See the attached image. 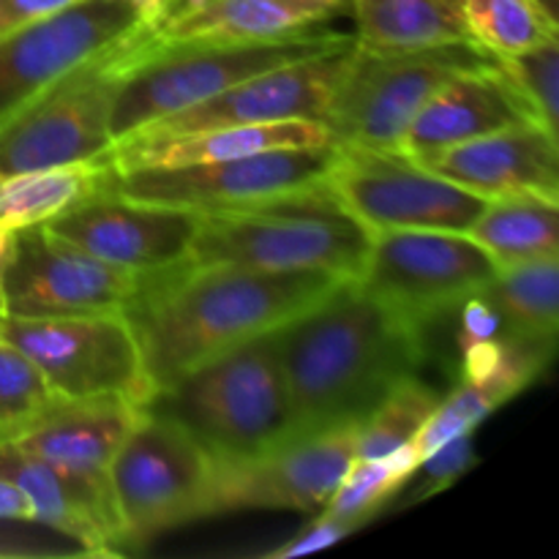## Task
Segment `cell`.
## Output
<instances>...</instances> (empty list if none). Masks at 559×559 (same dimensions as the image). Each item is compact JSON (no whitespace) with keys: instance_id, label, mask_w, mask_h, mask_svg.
Segmentation results:
<instances>
[{"instance_id":"cell-4","label":"cell","mask_w":559,"mask_h":559,"mask_svg":"<svg viewBox=\"0 0 559 559\" xmlns=\"http://www.w3.org/2000/svg\"><path fill=\"white\" fill-rule=\"evenodd\" d=\"M147 407L178 420L213 462H238L289 440L276 331L197 366Z\"/></svg>"},{"instance_id":"cell-36","label":"cell","mask_w":559,"mask_h":559,"mask_svg":"<svg viewBox=\"0 0 559 559\" xmlns=\"http://www.w3.org/2000/svg\"><path fill=\"white\" fill-rule=\"evenodd\" d=\"M0 522H33V506L25 491L0 478Z\"/></svg>"},{"instance_id":"cell-30","label":"cell","mask_w":559,"mask_h":559,"mask_svg":"<svg viewBox=\"0 0 559 559\" xmlns=\"http://www.w3.org/2000/svg\"><path fill=\"white\" fill-rule=\"evenodd\" d=\"M415 467H418V459L409 445L382 459H355L322 513L364 527L413 478Z\"/></svg>"},{"instance_id":"cell-40","label":"cell","mask_w":559,"mask_h":559,"mask_svg":"<svg viewBox=\"0 0 559 559\" xmlns=\"http://www.w3.org/2000/svg\"><path fill=\"white\" fill-rule=\"evenodd\" d=\"M0 342H3V338H0Z\"/></svg>"},{"instance_id":"cell-1","label":"cell","mask_w":559,"mask_h":559,"mask_svg":"<svg viewBox=\"0 0 559 559\" xmlns=\"http://www.w3.org/2000/svg\"><path fill=\"white\" fill-rule=\"evenodd\" d=\"M289 437L360 424L426 360L424 325L377 298L358 278L276 328Z\"/></svg>"},{"instance_id":"cell-12","label":"cell","mask_w":559,"mask_h":559,"mask_svg":"<svg viewBox=\"0 0 559 559\" xmlns=\"http://www.w3.org/2000/svg\"><path fill=\"white\" fill-rule=\"evenodd\" d=\"M333 156L336 142L183 167H140L118 173L115 191L131 200L183 207L200 216L240 211L322 183Z\"/></svg>"},{"instance_id":"cell-10","label":"cell","mask_w":559,"mask_h":559,"mask_svg":"<svg viewBox=\"0 0 559 559\" xmlns=\"http://www.w3.org/2000/svg\"><path fill=\"white\" fill-rule=\"evenodd\" d=\"M322 183L371 233H467L489 202L453 180L440 178L407 153L377 147L336 145V156Z\"/></svg>"},{"instance_id":"cell-9","label":"cell","mask_w":559,"mask_h":559,"mask_svg":"<svg viewBox=\"0 0 559 559\" xmlns=\"http://www.w3.org/2000/svg\"><path fill=\"white\" fill-rule=\"evenodd\" d=\"M0 338L25 353L60 399H156L140 342L126 314L0 317Z\"/></svg>"},{"instance_id":"cell-23","label":"cell","mask_w":559,"mask_h":559,"mask_svg":"<svg viewBox=\"0 0 559 559\" xmlns=\"http://www.w3.org/2000/svg\"><path fill=\"white\" fill-rule=\"evenodd\" d=\"M147 407L123 396L63 399L14 445L91 478H109L115 456Z\"/></svg>"},{"instance_id":"cell-5","label":"cell","mask_w":559,"mask_h":559,"mask_svg":"<svg viewBox=\"0 0 559 559\" xmlns=\"http://www.w3.org/2000/svg\"><path fill=\"white\" fill-rule=\"evenodd\" d=\"M140 31L129 41V66L112 104V118H109L112 142L126 140L156 120L218 96L260 71L325 52L349 38L338 33L304 31L271 41H194L142 47Z\"/></svg>"},{"instance_id":"cell-2","label":"cell","mask_w":559,"mask_h":559,"mask_svg":"<svg viewBox=\"0 0 559 559\" xmlns=\"http://www.w3.org/2000/svg\"><path fill=\"white\" fill-rule=\"evenodd\" d=\"M344 278L180 262L140 273L126 306L156 396L197 366L287 325Z\"/></svg>"},{"instance_id":"cell-39","label":"cell","mask_w":559,"mask_h":559,"mask_svg":"<svg viewBox=\"0 0 559 559\" xmlns=\"http://www.w3.org/2000/svg\"><path fill=\"white\" fill-rule=\"evenodd\" d=\"M0 442H9V435L3 429H0Z\"/></svg>"},{"instance_id":"cell-13","label":"cell","mask_w":559,"mask_h":559,"mask_svg":"<svg viewBox=\"0 0 559 559\" xmlns=\"http://www.w3.org/2000/svg\"><path fill=\"white\" fill-rule=\"evenodd\" d=\"M358 426L289 437L238 462H213L207 516L249 508L322 513L353 467Z\"/></svg>"},{"instance_id":"cell-6","label":"cell","mask_w":559,"mask_h":559,"mask_svg":"<svg viewBox=\"0 0 559 559\" xmlns=\"http://www.w3.org/2000/svg\"><path fill=\"white\" fill-rule=\"evenodd\" d=\"M131 36L49 82L0 120V175L107 156L109 118L129 66Z\"/></svg>"},{"instance_id":"cell-19","label":"cell","mask_w":559,"mask_h":559,"mask_svg":"<svg viewBox=\"0 0 559 559\" xmlns=\"http://www.w3.org/2000/svg\"><path fill=\"white\" fill-rule=\"evenodd\" d=\"M0 478L27 495L33 522L58 530L91 555H118L126 546L123 519L115 506L109 478H91L60 464L0 442Z\"/></svg>"},{"instance_id":"cell-14","label":"cell","mask_w":559,"mask_h":559,"mask_svg":"<svg viewBox=\"0 0 559 559\" xmlns=\"http://www.w3.org/2000/svg\"><path fill=\"white\" fill-rule=\"evenodd\" d=\"M136 284L140 273L76 249L47 224H31L14 233L3 273V314L31 320L123 314Z\"/></svg>"},{"instance_id":"cell-27","label":"cell","mask_w":559,"mask_h":559,"mask_svg":"<svg viewBox=\"0 0 559 559\" xmlns=\"http://www.w3.org/2000/svg\"><path fill=\"white\" fill-rule=\"evenodd\" d=\"M467 235L497 267L559 260V202L540 197L489 200Z\"/></svg>"},{"instance_id":"cell-32","label":"cell","mask_w":559,"mask_h":559,"mask_svg":"<svg viewBox=\"0 0 559 559\" xmlns=\"http://www.w3.org/2000/svg\"><path fill=\"white\" fill-rule=\"evenodd\" d=\"M495 60L497 71L524 112L540 123L544 129L555 131L557 134V118H559V96H557V82H559V44L546 41L540 47L527 49V52L511 55V58H491Z\"/></svg>"},{"instance_id":"cell-34","label":"cell","mask_w":559,"mask_h":559,"mask_svg":"<svg viewBox=\"0 0 559 559\" xmlns=\"http://www.w3.org/2000/svg\"><path fill=\"white\" fill-rule=\"evenodd\" d=\"M355 530H358L355 524L342 522V519H336V516H328V513H317V519L304 530V533L295 535L289 544L273 549L267 557L289 559V557L309 555V551H320V549H325V546H333V544H338V540H344L347 535H353Z\"/></svg>"},{"instance_id":"cell-22","label":"cell","mask_w":559,"mask_h":559,"mask_svg":"<svg viewBox=\"0 0 559 559\" xmlns=\"http://www.w3.org/2000/svg\"><path fill=\"white\" fill-rule=\"evenodd\" d=\"M331 129L320 120H278V123L216 126L178 134H134L112 142L107 162L115 173L140 167H183V164L224 162L287 147L331 145Z\"/></svg>"},{"instance_id":"cell-28","label":"cell","mask_w":559,"mask_h":559,"mask_svg":"<svg viewBox=\"0 0 559 559\" xmlns=\"http://www.w3.org/2000/svg\"><path fill=\"white\" fill-rule=\"evenodd\" d=\"M469 38L489 58H511L557 38L544 0H459Z\"/></svg>"},{"instance_id":"cell-29","label":"cell","mask_w":559,"mask_h":559,"mask_svg":"<svg viewBox=\"0 0 559 559\" xmlns=\"http://www.w3.org/2000/svg\"><path fill=\"white\" fill-rule=\"evenodd\" d=\"M442 396L418 380V374L399 382L358 426L355 459H382L413 445L418 431L437 409Z\"/></svg>"},{"instance_id":"cell-7","label":"cell","mask_w":559,"mask_h":559,"mask_svg":"<svg viewBox=\"0 0 559 559\" xmlns=\"http://www.w3.org/2000/svg\"><path fill=\"white\" fill-rule=\"evenodd\" d=\"M489 55L475 44L435 49H369L355 41L328 107L336 145L399 151L426 98L456 71Z\"/></svg>"},{"instance_id":"cell-37","label":"cell","mask_w":559,"mask_h":559,"mask_svg":"<svg viewBox=\"0 0 559 559\" xmlns=\"http://www.w3.org/2000/svg\"><path fill=\"white\" fill-rule=\"evenodd\" d=\"M129 3L134 5L136 11H140L142 22H145V25L151 27V25H156L158 16H162L164 11H167L169 0H129Z\"/></svg>"},{"instance_id":"cell-3","label":"cell","mask_w":559,"mask_h":559,"mask_svg":"<svg viewBox=\"0 0 559 559\" xmlns=\"http://www.w3.org/2000/svg\"><path fill=\"white\" fill-rule=\"evenodd\" d=\"M369 249L371 229L317 183L240 211L202 213L189 260L358 278Z\"/></svg>"},{"instance_id":"cell-24","label":"cell","mask_w":559,"mask_h":559,"mask_svg":"<svg viewBox=\"0 0 559 559\" xmlns=\"http://www.w3.org/2000/svg\"><path fill=\"white\" fill-rule=\"evenodd\" d=\"M484 314V342L533 349L551 358L559 328V260L500 267L473 298Z\"/></svg>"},{"instance_id":"cell-25","label":"cell","mask_w":559,"mask_h":559,"mask_svg":"<svg viewBox=\"0 0 559 559\" xmlns=\"http://www.w3.org/2000/svg\"><path fill=\"white\" fill-rule=\"evenodd\" d=\"M355 41L369 49L473 44L459 0H349Z\"/></svg>"},{"instance_id":"cell-26","label":"cell","mask_w":559,"mask_h":559,"mask_svg":"<svg viewBox=\"0 0 559 559\" xmlns=\"http://www.w3.org/2000/svg\"><path fill=\"white\" fill-rule=\"evenodd\" d=\"M118 173L107 158L0 175V227L20 229L112 189Z\"/></svg>"},{"instance_id":"cell-16","label":"cell","mask_w":559,"mask_h":559,"mask_svg":"<svg viewBox=\"0 0 559 559\" xmlns=\"http://www.w3.org/2000/svg\"><path fill=\"white\" fill-rule=\"evenodd\" d=\"M355 38L336 44L325 52L273 66L218 96L145 126L136 134H178V131L216 129V126L278 123V120H320L325 123L328 107L338 80L347 69ZM134 136V134H131Z\"/></svg>"},{"instance_id":"cell-33","label":"cell","mask_w":559,"mask_h":559,"mask_svg":"<svg viewBox=\"0 0 559 559\" xmlns=\"http://www.w3.org/2000/svg\"><path fill=\"white\" fill-rule=\"evenodd\" d=\"M475 464V445H473V431L467 435H456L437 445L429 456L420 459L415 467V475L424 478V484L415 491V500H426L431 495H440L448 486L456 484L464 473Z\"/></svg>"},{"instance_id":"cell-11","label":"cell","mask_w":559,"mask_h":559,"mask_svg":"<svg viewBox=\"0 0 559 559\" xmlns=\"http://www.w3.org/2000/svg\"><path fill=\"white\" fill-rule=\"evenodd\" d=\"M497 271L467 233L445 229H382L358 282L418 325L478 298Z\"/></svg>"},{"instance_id":"cell-18","label":"cell","mask_w":559,"mask_h":559,"mask_svg":"<svg viewBox=\"0 0 559 559\" xmlns=\"http://www.w3.org/2000/svg\"><path fill=\"white\" fill-rule=\"evenodd\" d=\"M415 162L484 200L540 197L559 202V145L555 131L522 120Z\"/></svg>"},{"instance_id":"cell-31","label":"cell","mask_w":559,"mask_h":559,"mask_svg":"<svg viewBox=\"0 0 559 559\" xmlns=\"http://www.w3.org/2000/svg\"><path fill=\"white\" fill-rule=\"evenodd\" d=\"M63 399L49 388L38 366L9 342H0V429L20 437Z\"/></svg>"},{"instance_id":"cell-21","label":"cell","mask_w":559,"mask_h":559,"mask_svg":"<svg viewBox=\"0 0 559 559\" xmlns=\"http://www.w3.org/2000/svg\"><path fill=\"white\" fill-rule=\"evenodd\" d=\"M522 120H533L502 74L495 60L467 66L448 76L413 118L399 151L418 158L442 147L478 140L491 131L508 129Z\"/></svg>"},{"instance_id":"cell-8","label":"cell","mask_w":559,"mask_h":559,"mask_svg":"<svg viewBox=\"0 0 559 559\" xmlns=\"http://www.w3.org/2000/svg\"><path fill=\"white\" fill-rule=\"evenodd\" d=\"M126 544L207 516L213 459L183 426L147 407L109 467Z\"/></svg>"},{"instance_id":"cell-38","label":"cell","mask_w":559,"mask_h":559,"mask_svg":"<svg viewBox=\"0 0 559 559\" xmlns=\"http://www.w3.org/2000/svg\"><path fill=\"white\" fill-rule=\"evenodd\" d=\"M14 233L16 229L0 227V317H3V273L5 265H9L11 246H14Z\"/></svg>"},{"instance_id":"cell-17","label":"cell","mask_w":559,"mask_h":559,"mask_svg":"<svg viewBox=\"0 0 559 559\" xmlns=\"http://www.w3.org/2000/svg\"><path fill=\"white\" fill-rule=\"evenodd\" d=\"M44 224L76 249L109 265L131 273H153L189 260L200 229V213L131 200L112 186Z\"/></svg>"},{"instance_id":"cell-15","label":"cell","mask_w":559,"mask_h":559,"mask_svg":"<svg viewBox=\"0 0 559 559\" xmlns=\"http://www.w3.org/2000/svg\"><path fill=\"white\" fill-rule=\"evenodd\" d=\"M142 25L140 11L129 0H76L58 14L0 36V120Z\"/></svg>"},{"instance_id":"cell-35","label":"cell","mask_w":559,"mask_h":559,"mask_svg":"<svg viewBox=\"0 0 559 559\" xmlns=\"http://www.w3.org/2000/svg\"><path fill=\"white\" fill-rule=\"evenodd\" d=\"M74 3L76 0H0V36L27 25V22L58 14Z\"/></svg>"},{"instance_id":"cell-20","label":"cell","mask_w":559,"mask_h":559,"mask_svg":"<svg viewBox=\"0 0 559 559\" xmlns=\"http://www.w3.org/2000/svg\"><path fill=\"white\" fill-rule=\"evenodd\" d=\"M349 0H169L156 25H142V47L194 41H271L309 31Z\"/></svg>"}]
</instances>
